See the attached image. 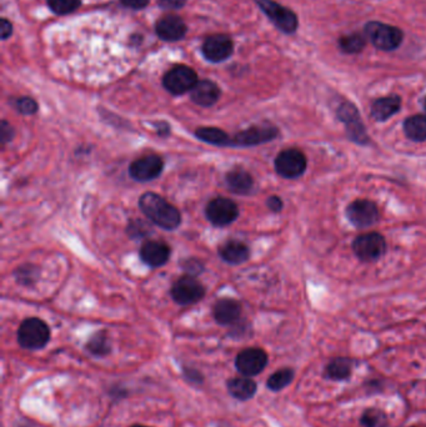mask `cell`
I'll use <instances>...</instances> for the list:
<instances>
[{
  "instance_id": "cell-11",
  "label": "cell",
  "mask_w": 426,
  "mask_h": 427,
  "mask_svg": "<svg viewBox=\"0 0 426 427\" xmlns=\"http://www.w3.org/2000/svg\"><path fill=\"white\" fill-rule=\"evenodd\" d=\"M353 250L361 261H375L384 255L386 243L384 237L378 232H369L356 237L353 243Z\"/></svg>"
},
{
  "instance_id": "cell-22",
  "label": "cell",
  "mask_w": 426,
  "mask_h": 427,
  "mask_svg": "<svg viewBox=\"0 0 426 427\" xmlns=\"http://www.w3.org/2000/svg\"><path fill=\"white\" fill-rule=\"evenodd\" d=\"M402 100L399 96H386L375 100L372 105V117L376 121H385L400 110Z\"/></svg>"
},
{
  "instance_id": "cell-15",
  "label": "cell",
  "mask_w": 426,
  "mask_h": 427,
  "mask_svg": "<svg viewBox=\"0 0 426 427\" xmlns=\"http://www.w3.org/2000/svg\"><path fill=\"white\" fill-rule=\"evenodd\" d=\"M233 42L224 34H216L207 38L203 44V54L209 61L219 63L228 59L233 54Z\"/></svg>"
},
{
  "instance_id": "cell-42",
  "label": "cell",
  "mask_w": 426,
  "mask_h": 427,
  "mask_svg": "<svg viewBox=\"0 0 426 427\" xmlns=\"http://www.w3.org/2000/svg\"><path fill=\"white\" fill-rule=\"evenodd\" d=\"M155 126L158 128V135L159 137H166L170 133V128L166 123H159V124H155Z\"/></svg>"
},
{
  "instance_id": "cell-9",
  "label": "cell",
  "mask_w": 426,
  "mask_h": 427,
  "mask_svg": "<svg viewBox=\"0 0 426 427\" xmlns=\"http://www.w3.org/2000/svg\"><path fill=\"white\" fill-rule=\"evenodd\" d=\"M207 218L214 226L224 227L230 225L239 216L237 204L228 197H215L205 209Z\"/></svg>"
},
{
  "instance_id": "cell-20",
  "label": "cell",
  "mask_w": 426,
  "mask_h": 427,
  "mask_svg": "<svg viewBox=\"0 0 426 427\" xmlns=\"http://www.w3.org/2000/svg\"><path fill=\"white\" fill-rule=\"evenodd\" d=\"M228 188L237 195H248L254 188V179L244 169H234L225 177Z\"/></svg>"
},
{
  "instance_id": "cell-16",
  "label": "cell",
  "mask_w": 426,
  "mask_h": 427,
  "mask_svg": "<svg viewBox=\"0 0 426 427\" xmlns=\"http://www.w3.org/2000/svg\"><path fill=\"white\" fill-rule=\"evenodd\" d=\"M170 257V248L163 241L150 240L142 244L140 248V259L150 267L166 265Z\"/></svg>"
},
{
  "instance_id": "cell-30",
  "label": "cell",
  "mask_w": 426,
  "mask_h": 427,
  "mask_svg": "<svg viewBox=\"0 0 426 427\" xmlns=\"http://www.w3.org/2000/svg\"><path fill=\"white\" fill-rule=\"evenodd\" d=\"M360 421L364 427H386L388 416L383 410L367 409L361 416Z\"/></svg>"
},
{
  "instance_id": "cell-34",
  "label": "cell",
  "mask_w": 426,
  "mask_h": 427,
  "mask_svg": "<svg viewBox=\"0 0 426 427\" xmlns=\"http://www.w3.org/2000/svg\"><path fill=\"white\" fill-rule=\"evenodd\" d=\"M15 137V130L12 125L9 124L6 120H3L0 124V142L3 145L12 142Z\"/></svg>"
},
{
  "instance_id": "cell-1",
  "label": "cell",
  "mask_w": 426,
  "mask_h": 427,
  "mask_svg": "<svg viewBox=\"0 0 426 427\" xmlns=\"http://www.w3.org/2000/svg\"><path fill=\"white\" fill-rule=\"evenodd\" d=\"M139 208L153 224L164 230H175L182 224V214L178 209L155 193L142 194Z\"/></svg>"
},
{
  "instance_id": "cell-41",
  "label": "cell",
  "mask_w": 426,
  "mask_h": 427,
  "mask_svg": "<svg viewBox=\"0 0 426 427\" xmlns=\"http://www.w3.org/2000/svg\"><path fill=\"white\" fill-rule=\"evenodd\" d=\"M185 376H186V379L190 380L191 382H196V384H200L203 381L202 374L198 373L194 368H186V370H185Z\"/></svg>"
},
{
  "instance_id": "cell-37",
  "label": "cell",
  "mask_w": 426,
  "mask_h": 427,
  "mask_svg": "<svg viewBox=\"0 0 426 427\" xmlns=\"http://www.w3.org/2000/svg\"><path fill=\"white\" fill-rule=\"evenodd\" d=\"M158 3L166 9H180L186 3V0H158Z\"/></svg>"
},
{
  "instance_id": "cell-8",
  "label": "cell",
  "mask_w": 426,
  "mask_h": 427,
  "mask_svg": "<svg viewBox=\"0 0 426 427\" xmlns=\"http://www.w3.org/2000/svg\"><path fill=\"white\" fill-rule=\"evenodd\" d=\"M275 170L281 178H299L307 170V158L298 149H286L277 156Z\"/></svg>"
},
{
  "instance_id": "cell-4",
  "label": "cell",
  "mask_w": 426,
  "mask_h": 427,
  "mask_svg": "<svg viewBox=\"0 0 426 427\" xmlns=\"http://www.w3.org/2000/svg\"><path fill=\"white\" fill-rule=\"evenodd\" d=\"M261 10L272 20L278 29L286 34H293L298 29V17L291 9L280 6L274 0H255Z\"/></svg>"
},
{
  "instance_id": "cell-14",
  "label": "cell",
  "mask_w": 426,
  "mask_h": 427,
  "mask_svg": "<svg viewBox=\"0 0 426 427\" xmlns=\"http://www.w3.org/2000/svg\"><path fill=\"white\" fill-rule=\"evenodd\" d=\"M267 365V355L259 347H250L239 352L235 359L237 370L244 376H255L260 374Z\"/></svg>"
},
{
  "instance_id": "cell-35",
  "label": "cell",
  "mask_w": 426,
  "mask_h": 427,
  "mask_svg": "<svg viewBox=\"0 0 426 427\" xmlns=\"http://www.w3.org/2000/svg\"><path fill=\"white\" fill-rule=\"evenodd\" d=\"M128 232H129V237H142L147 235L148 229L144 221L140 220H136L135 223H129L128 226Z\"/></svg>"
},
{
  "instance_id": "cell-21",
  "label": "cell",
  "mask_w": 426,
  "mask_h": 427,
  "mask_svg": "<svg viewBox=\"0 0 426 427\" xmlns=\"http://www.w3.org/2000/svg\"><path fill=\"white\" fill-rule=\"evenodd\" d=\"M219 256L228 264L231 265H240L248 261L250 256V250L245 244L237 240L226 241L219 248Z\"/></svg>"
},
{
  "instance_id": "cell-3",
  "label": "cell",
  "mask_w": 426,
  "mask_h": 427,
  "mask_svg": "<svg viewBox=\"0 0 426 427\" xmlns=\"http://www.w3.org/2000/svg\"><path fill=\"white\" fill-rule=\"evenodd\" d=\"M365 36L374 47L385 52L395 50L400 47L404 39L403 31L399 28L379 22L367 23L365 25Z\"/></svg>"
},
{
  "instance_id": "cell-24",
  "label": "cell",
  "mask_w": 426,
  "mask_h": 427,
  "mask_svg": "<svg viewBox=\"0 0 426 427\" xmlns=\"http://www.w3.org/2000/svg\"><path fill=\"white\" fill-rule=\"evenodd\" d=\"M196 137L202 142L215 147H230L231 137L219 128L205 126L196 129Z\"/></svg>"
},
{
  "instance_id": "cell-2",
  "label": "cell",
  "mask_w": 426,
  "mask_h": 427,
  "mask_svg": "<svg viewBox=\"0 0 426 427\" xmlns=\"http://www.w3.org/2000/svg\"><path fill=\"white\" fill-rule=\"evenodd\" d=\"M50 340V329L38 317L24 320L18 329V343L27 350L43 349Z\"/></svg>"
},
{
  "instance_id": "cell-36",
  "label": "cell",
  "mask_w": 426,
  "mask_h": 427,
  "mask_svg": "<svg viewBox=\"0 0 426 427\" xmlns=\"http://www.w3.org/2000/svg\"><path fill=\"white\" fill-rule=\"evenodd\" d=\"M183 267L184 270L188 273V275H191V276H196V275H199L204 270L203 262L196 260V259H189V260L185 261L183 264Z\"/></svg>"
},
{
  "instance_id": "cell-29",
  "label": "cell",
  "mask_w": 426,
  "mask_h": 427,
  "mask_svg": "<svg viewBox=\"0 0 426 427\" xmlns=\"http://www.w3.org/2000/svg\"><path fill=\"white\" fill-rule=\"evenodd\" d=\"M293 379H294V371L291 368H281L269 377L267 382V389H270L272 391H280L291 384Z\"/></svg>"
},
{
  "instance_id": "cell-28",
  "label": "cell",
  "mask_w": 426,
  "mask_h": 427,
  "mask_svg": "<svg viewBox=\"0 0 426 427\" xmlns=\"http://www.w3.org/2000/svg\"><path fill=\"white\" fill-rule=\"evenodd\" d=\"M39 275H41V269L33 264L22 265L14 271L15 279L19 284L24 286H33L39 279Z\"/></svg>"
},
{
  "instance_id": "cell-10",
  "label": "cell",
  "mask_w": 426,
  "mask_h": 427,
  "mask_svg": "<svg viewBox=\"0 0 426 427\" xmlns=\"http://www.w3.org/2000/svg\"><path fill=\"white\" fill-rule=\"evenodd\" d=\"M337 117L343 121L346 133L353 142L358 144H367L369 142L367 129L361 121L360 114L349 101H344L337 107Z\"/></svg>"
},
{
  "instance_id": "cell-26",
  "label": "cell",
  "mask_w": 426,
  "mask_h": 427,
  "mask_svg": "<svg viewBox=\"0 0 426 427\" xmlns=\"http://www.w3.org/2000/svg\"><path fill=\"white\" fill-rule=\"evenodd\" d=\"M353 368V361L345 357L334 359L325 368L326 379L343 381L349 379Z\"/></svg>"
},
{
  "instance_id": "cell-23",
  "label": "cell",
  "mask_w": 426,
  "mask_h": 427,
  "mask_svg": "<svg viewBox=\"0 0 426 427\" xmlns=\"http://www.w3.org/2000/svg\"><path fill=\"white\" fill-rule=\"evenodd\" d=\"M228 391L240 401L250 400L256 392V384L249 377H234L228 381Z\"/></svg>"
},
{
  "instance_id": "cell-5",
  "label": "cell",
  "mask_w": 426,
  "mask_h": 427,
  "mask_svg": "<svg viewBox=\"0 0 426 427\" xmlns=\"http://www.w3.org/2000/svg\"><path fill=\"white\" fill-rule=\"evenodd\" d=\"M278 128L274 125H254L245 130L239 131L235 134V137H231L230 147H239V148L256 147L260 144L272 142L278 137Z\"/></svg>"
},
{
  "instance_id": "cell-38",
  "label": "cell",
  "mask_w": 426,
  "mask_h": 427,
  "mask_svg": "<svg viewBox=\"0 0 426 427\" xmlns=\"http://www.w3.org/2000/svg\"><path fill=\"white\" fill-rule=\"evenodd\" d=\"M267 208L274 213H279L283 209V200L279 196H270L267 202Z\"/></svg>"
},
{
  "instance_id": "cell-18",
  "label": "cell",
  "mask_w": 426,
  "mask_h": 427,
  "mask_svg": "<svg viewBox=\"0 0 426 427\" xmlns=\"http://www.w3.org/2000/svg\"><path fill=\"white\" fill-rule=\"evenodd\" d=\"M190 98L196 105L204 107H213L214 104L219 100V87L210 80H200L190 91Z\"/></svg>"
},
{
  "instance_id": "cell-40",
  "label": "cell",
  "mask_w": 426,
  "mask_h": 427,
  "mask_svg": "<svg viewBox=\"0 0 426 427\" xmlns=\"http://www.w3.org/2000/svg\"><path fill=\"white\" fill-rule=\"evenodd\" d=\"M0 29H1V39H3V40H6V39H8L9 36H12V24L9 23L6 19H1Z\"/></svg>"
},
{
  "instance_id": "cell-31",
  "label": "cell",
  "mask_w": 426,
  "mask_h": 427,
  "mask_svg": "<svg viewBox=\"0 0 426 427\" xmlns=\"http://www.w3.org/2000/svg\"><path fill=\"white\" fill-rule=\"evenodd\" d=\"M339 44L344 53H359L365 47V38L360 34H350V36H343Z\"/></svg>"
},
{
  "instance_id": "cell-32",
  "label": "cell",
  "mask_w": 426,
  "mask_h": 427,
  "mask_svg": "<svg viewBox=\"0 0 426 427\" xmlns=\"http://www.w3.org/2000/svg\"><path fill=\"white\" fill-rule=\"evenodd\" d=\"M47 4L54 13L64 15L78 9L80 6V0H47Z\"/></svg>"
},
{
  "instance_id": "cell-33",
  "label": "cell",
  "mask_w": 426,
  "mask_h": 427,
  "mask_svg": "<svg viewBox=\"0 0 426 427\" xmlns=\"http://www.w3.org/2000/svg\"><path fill=\"white\" fill-rule=\"evenodd\" d=\"M14 107L18 110L19 113L23 114V115H33L38 112L36 101L31 98H28V96L18 98L14 103Z\"/></svg>"
},
{
  "instance_id": "cell-25",
  "label": "cell",
  "mask_w": 426,
  "mask_h": 427,
  "mask_svg": "<svg viewBox=\"0 0 426 427\" xmlns=\"http://www.w3.org/2000/svg\"><path fill=\"white\" fill-rule=\"evenodd\" d=\"M405 135L413 142H421L426 140V117L414 115L404 121Z\"/></svg>"
},
{
  "instance_id": "cell-13",
  "label": "cell",
  "mask_w": 426,
  "mask_h": 427,
  "mask_svg": "<svg viewBox=\"0 0 426 427\" xmlns=\"http://www.w3.org/2000/svg\"><path fill=\"white\" fill-rule=\"evenodd\" d=\"M346 218L353 225L364 229L378 223L379 209L370 200H355L346 208Z\"/></svg>"
},
{
  "instance_id": "cell-19",
  "label": "cell",
  "mask_w": 426,
  "mask_h": 427,
  "mask_svg": "<svg viewBox=\"0 0 426 427\" xmlns=\"http://www.w3.org/2000/svg\"><path fill=\"white\" fill-rule=\"evenodd\" d=\"M186 33V25L179 17H166L156 24V34L166 42L180 40Z\"/></svg>"
},
{
  "instance_id": "cell-43",
  "label": "cell",
  "mask_w": 426,
  "mask_h": 427,
  "mask_svg": "<svg viewBox=\"0 0 426 427\" xmlns=\"http://www.w3.org/2000/svg\"><path fill=\"white\" fill-rule=\"evenodd\" d=\"M424 107H425V110H426V98L425 99H424Z\"/></svg>"
},
{
  "instance_id": "cell-6",
  "label": "cell",
  "mask_w": 426,
  "mask_h": 427,
  "mask_svg": "<svg viewBox=\"0 0 426 427\" xmlns=\"http://www.w3.org/2000/svg\"><path fill=\"white\" fill-rule=\"evenodd\" d=\"M170 295L179 305H193L202 300L205 295V289L196 276L184 275L172 285Z\"/></svg>"
},
{
  "instance_id": "cell-27",
  "label": "cell",
  "mask_w": 426,
  "mask_h": 427,
  "mask_svg": "<svg viewBox=\"0 0 426 427\" xmlns=\"http://www.w3.org/2000/svg\"><path fill=\"white\" fill-rule=\"evenodd\" d=\"M87 350L95 356L108 355L112 351V347L108 340L107 332L99 331L94 334L87 344Z\"/></svg>"
},
{
  "instance_id": "cell-12",
  "label": "cell",
  "mask_w": 426,
  "mask_h": 427,
  "mask_svg": "<svg viewBox=\"0 0 426 427\" xmlns=\"http://www.w3.org/2000/svg\"><path fill=\"white\" fill-rule=\"evenodd\" d=\"M164 169V161L156 154L144 155L129 166V175L139 183H147L159 178Z\"/></svg>"
},
{
  "instance_id": "cell-17",
  "label": "cell",
  "mask_w": 426,
  "mask_h": 427,
  "mask_svg": "<svg viewBox=\"0 0 426 427\" xmlns=\"http://www.w3.org/2000/svg\"><path fill=\"white\" fill-rule=\"evenodd\" d=\"M213 314L220 325H233L242 316V305L234 299H221L214 305Z\"/></svg>"
},
{
  "instance_id": "cell-44",
  "label": "cell",
  "mask_w": 426,
  "mask_h": 427,
  "mask_svg": "<svg viewBox=\"0 0 426 427\" xmlns=\"http://www.w3.org/2000/svg\"><path fill=\"white\" fill-rule=\"evenodd\" d=\"M131 427H148V426H142V425H135V426H131Z\"/></svg>"
},
{
  "instance_id": "cell-39",
  "label": "cell",
  "mask_w": 426,
  "mask_h": 427,
  "mask_svg": "<svg viewBox=\"0 0 426 427\" xmlns=\"http://www.w3.org/2000/svg\"><path fill=\"white\" fill-rule=\"evenodd\" d=\"M123 6H128L131 9H142L148 6L149 0H120Z\"/></svg>"
},
{
  "instance_id": "cell-7",
  "label": "cell",
  "mask_w": 426,
  "mask_h": 427,
  "mask_svg": "<svg viewBox=\"0 0 426 427\" xmlns=\"http://www.w3.org/2000/svg\"><path fill=\"white\" fill-rule=\"evenodd\" d=\"M198 83L196 71L189 66H179L168 71L163 79V85L170 94L183 95L191 91Z\"/></svg>"
}]
</instances>
